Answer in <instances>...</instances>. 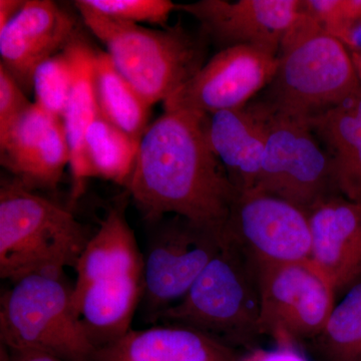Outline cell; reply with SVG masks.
Here are the masks:
<instances>
[{
  "label": "cell",
  "mask_w": 361,
  "mask_h": 361,
  "mask_svg": "<svg viewBox=\"0 0 361 361\" xmlns=\"http://www.w3.org/2000/svg\"><path fill=\"white\" fill-rule=\"evenodd\" d=\"M331 361H361V278L334 305L317 337Z\"/></svg>",
  "instance_id": "cell-23"
},
{
  "label": "cell",
  "mask_w": 361,
  "mask_h": 361,
  "mask_svg": "<svg viewBox=\"0 0 361 361\" xmlns=\"http://www.w3.org/2000/svg\"><path fill=\"white\" fill-rule=\"evenodd\" d=\"M306 122L329 154L337 193L361 205V87Z\"/></svg>",
  "instance_id": "cell-19"
},
{
  "label": "cell",
  "mask_w": 361,
  "mask_h": 361,
  "mask_svg": "<svg viewBox=\"0 0 361 361\" xmlns=\"http://www.w3.org/2000/svg\"><path fill=\"white\" fill-rule=\"evenodd\" d=\"M261 336L280 346L317 338L336 305V291L310 261L257 266Z\"/></svg>",
  "instance_id": "cell-10"
},
{
  "label": "cell",
  "mask_w": 361,
  "mask_h": 361,
  "mask_svg": "<svg viewBox=\"0 0 361 361\" xmlns=\"http://www.w3.org/2000/svg\"><path fill=\"white\" fill-rule=\"evenodd\" d=\"M265 134L257 189L310 212L336 192L326 149L305 120L274 110L264 102L250 103Z\"/></svg>",
  "instance_id": "cell-8"
},
{
  "label": "cell",
  "mask_w": 361,
  "mask_h": 361,
  "mask_svg": "<svg viewBox=\"0 0 361 361\" xmlns=\"http://www.w3.org/2000/svg\"><path fill=\"white\" fill-rule=\"evenodd\" d=\"M77 35L75 20L56 2L25 0L20 13L0 30V66L30 94L37 68Z\"/></svg>",
  "instance_id": "cell-14"
},
{
  "label": "cell",
  "mask_w": 361,
  "mask_h": 361,
  "mask_svg": "<svg viewBox=\"0 0 361 361\" xmlns=\"http://www.w3.org/2000/svg\"><path fill=\"white\" fill-rule=\"evenodd\" d=\"M244 361H308L293 346H280L275 350L252 353Z\"/></svg>",
  "instance_id": "cell-28"
},
{
  "label": "cell",
  "mask_w": 361,
  "mask_h": 361,
  "mask_svg": "<svg viewBox=\"0 0 361 361\" xmlns=\"http://www.w3.org/2000/svg\"><path fill=\"white\" fill-rule=\"evenodd\" d=\"M32 104L20 85L0 66V137L6 135Z\"/></svg>",
  "instance_id": "cell-27"
},
{
  "label": "cell",
  "mask_w": 361,
  "mask_h": 361,
  "mask_svg": "<svg viewBox=\"0 0 361 361\" xmlns=\"http://www.w3.org/2000/svg\"><path fill=\"white\" fill-rule=\"evenodd\" d=\"M71 44L63 51L44 61L33 75V103L59 120L63 118L75 77V59Z\"/></svg>",
  "instance_id": "cell-24"
},
{
  "label": "cell",
  "mask_w": 361,
  "mask_h": 361,
  "mask_svg": "<svg viewBox=\"0 0 361 361\" xmlns=\"http://www.w3.org/2000/svg\"><path fill=\"white\" fill-rule=\"evenodd\" d=\"M198 21L200 32L221 49L255 47L278 54L280 44L301 14V0H201L178 4Z\"/></svg>",
  "instance_id": "cell-13"
},
{
  "label": "cell",
  "mask_w": 361,
  "mask_h": 361,
  "mask_svg": "<svg viewBox=\"0 0 361 361\" xmlns=\"http://www.w3.org/2000/svg\"><path fill=\"white\" fill-rule=\"evenodd\" d=\"M207 139L238 192L257 189L265 149L260 118L250 104L204 116Z\"/></svg>",
  "instance_id": "cell-18"
},
{
  "label": "cell",
  "mask_w": 361,
  "mask_h": 361,
  "mask_svg": "<svg viewBox=\"0 0 361 361\" xmlns=\"http://www.w3.org/2000/svg\"><path fill=\"white\" fill-rule=\"evenodd\" d=\"M227 233L257 266L310 261L308 213L261 190L239 192Z\"/></svg>",
  "instance_id": "cell-11"
},
{
  "label": "cell",
  "mask_w": 361,
  "mask_h": 361,
  "mask_svg": "<svg viewBox=\"0 0 361 361\" xmlns=\"http://www.w3.org/2000/svg\"><path fill=\"white\" fill-rule=\"evenodd\" d=\"M140 142L141 140L123 132L99 113L85 134L89 178H103L125 187L132 174Z\"/></svg>",
  "instance_id": "cell-22"
},
{
  "label": "cell",
  "mask_w": 361,
  "mask_h": 361,
  "mask_svg": "<svg viewBox=\"0 0 361 361\" xmlns=\"http://www.w3.org/2000/svg\"><path fill=\"white\" fill-rule=\"evenodd\" d=\"M116 70L153 106L166 102L205 65L207 39L177 23L165 30L120 23L78 6Z\"/></svg>",
  "instance_id": "cell-6"
},
{
  "label": "cell",
  "mask_w": 361,
  "mask_h": 361,
  "mask_svg": "<svg viewBox=\"0 0 361 361\" xmlns=\"http://www.w3.org/2000/svg\"><path fill=\"white\" fill-rule=\"evenodd\" d=\"M277 63L276 54L259 47L240 45L221 49L164 102V108L203 116L245 108L269 85Z\"/></svg>",
  "instance_id": "cell-12"
},
{
  "label": "cell",
  "mask_w": 361,
  "mask_h": 361,
  "mask_svg": "<svg viewBox=\"0 0 361 361\" xmlns=\"http://www.w3.org/2000/svg\"><path fill=\"white\" fill-rule=\"evenodd\" d=\"M310 261L336 293L361 278V205L334 194L310 212Z\"/></svg>",
  "instance_id": "cell-16"
},
{
  "label": "cell",
  "mask_w": 361,
  "mask_h": 361,
  "mask_svg": "<svg viewBox=\"0 0 361 361\" xmlns=\"http://www.w3.org/2000/svg\"><path fill=\"white\" fill-rule=\"evenodd\" d=\"M90 237L75 216L16 179L0 187V277L11 283L33 274L75 268Z\"/></svg>",
  "instance_id": "cell-3"
},
{
  "label": "cell",
  "mask_w": 361,
  "mask_h": 361,
  "mask_svg": "<svg viewBox=\"0 0 361 361\" xmlns=\"http://www.w3.org/2000/svg\"><path fill=\"white\" fill-rule=\"evenodd\" d=\"M63 274L21 278L0 303V338L11 350H30L63 361H94L90 341Z\"/></svg>",
  "instance_id": "cell-7"
},
{
  "label": "cell",
  "mask_w": 361,
  "mask_h": 361,
  "mask_svg": "<svg viewBox=\"0 0 361 361\" xmlns=\"http://www.w3.org/2000/svg\"><path fill=\"white\" fill-rule=\"evenodd\" d=\"M353 63H355L356 71H357L358 78L361 84V54H351Z\"/></svg>",
  "instance_id": "cell-31"
},
{
  "label": "cell",
  "mask_w": 361,
  "mask_h": 361,
  "mask_svg": "<svg viewBox=\"0 0 361 361\" xmlns=\"http://www.w3.org/2000/svg\"><path fill=\"white\" fill-rule=\"evenodd\" d=\"M75 4L120 23L164 26L178 4L170 0H78Z\"/></svg>",
  "instance_id": "cell-25"
},
{
  "label": "cell",
  "mask_w": 361,
  "mask_h": 361,
  "mask_svg": "<svg viewBox=\"0 0 361 361\" xmlns=\"http://www.w3.org/2000/svg\"><path fill=\"white\" fill-rule=\"evenodd\" d=\"M0 163L28 189L54 190L70 166L63 122L35 103L0 137Z\"/></svg>",
  "instance_id": "cell-15"
},
{
  "label": "cell",
  "mask_w": 361,
  "mask_h": 361,
  "mask_svg": "<svg viewBox=\"0 0 361 361\" xmlns=\"http://www.w3.org/2000/svg\"><path fill=\"white\" fill-rule=\"evenodd\" d=\"M301 11L339 39L361 21V0H302Z\"/></svg>",
  "instance_id": "cell-26"
},
{
  "label": "cell",
  "mask_w": 361,
  "mask_h": 361,
  "mask_svg": "<svg viewBox=\"0 0 361 361\" xmlns=\"http://www.w3.org/2000/svg\"><path fill=\"white\" fill-rule=\"evenodd\" d=\"M25 4V0H0V30L13 20Z\"/></svg>",
  "instance_id": "cell-29"
},
{
  "label": "cell",
  "mask_w": 361,
  "mask_h": 361,
  "mask_svg": "<svg viewBox=\"0 0 361 361\" xmlns=\"http://www.w3.org/2000/svg\"><path fill=\"white\" fill-rule=\"evenodd\" d=\"M126 191L149 226L180 216L227 234L238 190L207 139L204 116L165 111L149 126Z\"/></svg>",
  "instance_id": "cell-1"
},
{
  "label": "cell",
  "mask_w": 361,
  "mask_h": 361,
  "mask_svg": "<svg viewBox=\"0 0 361 361\" xmlns=\"http://www.w3.org/2000/svg\"><path fill=\"white\" fill-rule=\"evenodd\" d=\"M277 59L261 101L286 115L306 121L361 87L350 52L302 11L282 39Z\"/></svg>",
  "instance_id": "cell-4"
},
{
  "label": "cell",
  "mask_w": 361,
  "mask_h": 361,
  "mask_svg": "<svg viewBox=\"0 0 361 361\" xmlns=\"http://www.w3.org/2000/svg\"><path fill=\"white\" fill-rule=\"evenodd\" d=\"M11 361H63L54 356L30 350H11Z\"/></svg>",
  "instance_id": "cell-30"
},
{
  "label": "cell",
  "mask_w": 361,
  "mask_h": 361,
  "mask_svg": "<svg viewBox=\"0 0 361 361\" xmlns=\"http://www.w3.org/2000/svg\"><path fill=\"white\" fill-rule=\"evenodd\" d=\"M259 319L257 265L229 237L186 295L152 323L189 327L232 348L261 336Z\"/></svg>",
  "instance_id": "cell-5"
},
{
  "label": "cell",
  "mask_w": 361,
  "mask_h": 361,
  "mask_svg": "<svg viewBox=\"0 0 361 361\" xmlns=\"http://www.w3.org/2000/svg\"><path fill=\"white\" fill-rule=\"evenodd\" d=\"M144 253L142 310L147 322L179 302L229 239L173 216L151 226Z\"/></svg>",
  "instance_id": "cell-9"
},
{
  "label": "cell",
  "mask_w": 361,
  "mask_h": 361,
  "mask_svg": "<svg viewBox=\"0 0 361 361\" xmlns=\"http://www.w3.org/2000/svg\"><path fill=\"white\" fill-rule=\"evenodd\" d=\"M71 45L75 59V77L61 122L70 149L68 167L73 177V194L77 197L90 179L85 157V134L101 111L94 87L96 51L78 35Z\"/></svg>",
  "instance_id": "cell-20"
},
{
  "label": "cell",
  "mask_w": 361,
  "mask_h": 361,
  "mask_svg": "<svg viewBox=\"0 0 361 361\" xmlns=\"http://www.w3.org/2000/svg\"><path fill=\"white\" fill-rule=\"evenodd\" d=\"M94 87L99 111L123 132L141 140L148 129L151 106L121 75L106 51H97Z\"/></svg>",
  "instance_id": "cell-21"
},
{
  "label": "cell",
  "mask_w": 361,
  "mask_h": 361,
  "mask_svg": "<svg viewBox=\"0 0 361 361\" xmlns=\"http://www.w3.org/2000/svg\"><path fill=\"white\" fill-rule=\"evenodd\" d=\"M129 194L118 197L75 266L73 303L94 348L130 329L144 293V255L128 222Z\"/></svg>",
  "instance_id": "cell-2"
},
{
  "label": "cell",
  "mask_w": 361,
  "mask_h": 361,
  "mask_svg": "<svg viewBox=\"0 0 361 361\" xmlns=\"http://www.w3.org/2000/svg\"><path fill=\"white\" fill-rule=\"evenodd\" d=\"M94 361H238L233 348L189 327L155 325L130 329L97 348Z\"/></svg>",
  "instance_id": "cell-17"
}]
</instances>
